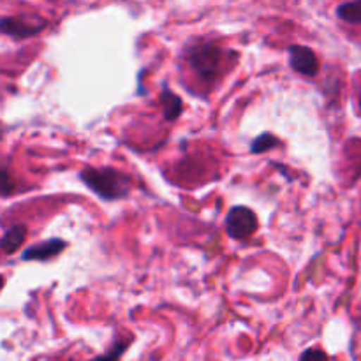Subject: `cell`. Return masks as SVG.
Wrapping results in <instances>:
<instances>
[{
	"label": "cell",
	"mask_w": 361,
	"mask_h": 361,
	"mask_svg": "<svg viewBox=\"0 0 361 361\" xmlns=\"http://www.w3.org/2000/svg\"><path fill=\"white\" fill-rule=\"evenodd\" d=\"M85 185L106 201L122 200L130 190V178L113 168H87L81 171Z\"/></svg>",
	"instance_id": "obj_1"
},
{
	"label": "cell",
	"mask_w": 361,
	"mask_h": 361,
	"mask_svg": "<svg viewBox=\"0 0 361 361\" xmlns=\"http://www.w3.org/2000/svg\"><path fill=\"white\" fill-rule=\"evenodd\" d=\"M222 60L224 51L212 42L196 46L189 53V63L194 73L204 81H215L222 73Z\"/></svg>",
	"instance_id": "obj_2"
},
{
	"label": "cell",
	"mask_w": 361,
	"mask_h": 361,
	"mask_svg": "<svg viewBox=\"0 0 361 361\" xmlns=\"http://www.w3.org/2000/svg\"><path fill=\"white\" fill-rule=\"evenodd\" d=\"M257 229V217L250 208L233 207L226 215V233L233 240H247Z\"/></svg>",
	"instance_id": "obj_3"
},
{
	"label": "cell",
	"mask_w": 361,
	"mask_h": 361,
	"mask_svg": "<svg viewBox=\"0 0 361 361\" xmlns=\"http://www.w3.org/2000/svg\"><path fill=\"white\" fill-rule=\"evenodd\" d=\"M46 27V21L41 18L32 16H16V18H4L2 32L14 39H27L32 35L39 34Z\"/></svg>",
	"instance_id": "obj_4"
},
{
	"label": "cell",
	"mask_w": 361,
	"mask_h": 361,
	"mask_svg": "<svg viewBox=\"0 0 361 361\" xmlns=\"http://www.w3.org/2000/svg\"><path fill=\"white\" fill-rule=\"evenodd\" d=\"M289 63L296 73L303 74V76H316L317 71H319V60H317L316 53L307 46H291L289 48Z\"/></svg>",
	"instance_id": "obj_5"
},
{
	"label": "cell",
	"mask_w": 361,
	"mask_h": 361,
	"mask_svg": "<svg viewBox=\"0 0 361 361\" xmlns=\"http://www.w3.org/2000/svg\"><path fill=\"white\" fill-rule=\"evenodd\" d=\"M66 249V242L60 238H49L42 243H35V245L28 247L23 252L21 259L23 261H48L51 257L59 256L62 250Z\"/></svg>",
	"instance_id": "obj_6"
},
{
	"label": "cell",
	"mask_w": 361,
	"mask_h": 361,
	"mask_svg": "<svg viewBox=\"0 0 361 361\" xmlns=\"http://www.w3.org/2000/svg\"><path fill=\"white\" fill-rule=\"evenodd\" d=\"M25 236H27V229L25 226H13V228L7 229L4 233V238H2V250L6 256H11V254L16 252L25 242Z\"/></svg>",
	"instance_id": "obj_7"
},
{
	"label": "cell",
	"mask_w": 361,
	"mask_h": 361,
	"mask_svg": "<svg viewBox=\"0 0 361 361\" xmlns=\"http://www.w3.org/2000/svg\"><path fill=\"white\" fill-rule=\"evenodd\" d=\"M162 108H164V116L168 120H176L182 115V99L176 94H173L171 90L164 88L161 95Z\"/></svg>",
	"instance_id": "obj_8"
},
{
	"label": "cell",
	"mask_w": 361,
	"mask_h": 361,
	"mask_svg": "<svg viewBox=\"0 0 361 361\" xmlns=\"http://www.w3.org/2000/svg\"><path fill=\"white\" fill-rule=\"evenodd\" d=\"M337 16L342 21H348V23H361V0H353V2H345L342 6H338Z\"/></svg>",
	"instance_id": "obj_9"
},
{
	"label": "cell",
	"mask_w": 361,
	"mask_h": 361,
	"mask_svg": "<svg viewBox=\"0 0 361 361\" xmlns=\"http://www.w3.org/2000/svg\"><path fill=\"white\" fill-rule=\"evenodd\" d=\"M279 145H281V141H279L274 134L264 133L261 134V136H257L256 141L250 145V152H252V154H263V152L271 150V148L279 147Z\"/></svg>",
	"instance_id": "obj_10"
},
{
	"label": "cell",
	"mask_w": 361,
	"mask_h": 361,
	"mask_svg": "<svg viewBox=\"0 0 361 361\" xmlns=\"http://www.w3.org/2000/svg\"><path fill=\"white\" fill-rule=\"evenodd\" d=\"M130 342L129 341H118L115 342V344L111 345V349H109L108 353H104V355L97 356V358L90 360V361H120L122 358V355L126 353V349L129 348Z\"/></svg>",
	"instance_id": "obj_11"
},
{
	"label": "cell",
	"mask_w": 361,
	"mask_h": 361,
	"mask_svg": "<svg viewBox=\"0 0 361 361\" xmlns=\"http://www.w3.org/2000/svg\"><path fill=\"white\" fill-rule=\"evenodd\" d=\"M298 361H328V356L326 353L321 351V349L310 348L302 353V356H300Z\"/></svg>",
	"instance_id": "obj_12"
},
{
	"label": "cell",
	"mask_w": 361,
	"mask_h": 361,
	"mask_svg": "<svg viewBox=\"0 0 361 361\" xmlns=\"http://www.w3.org/2000/svg\"><path fill=\"white\" fill-rule=\"evenodd\" d=\"M360 106H361V95H360Z\"/></svg>",
	"instance_id": "obj_13"
}]
</instances>
